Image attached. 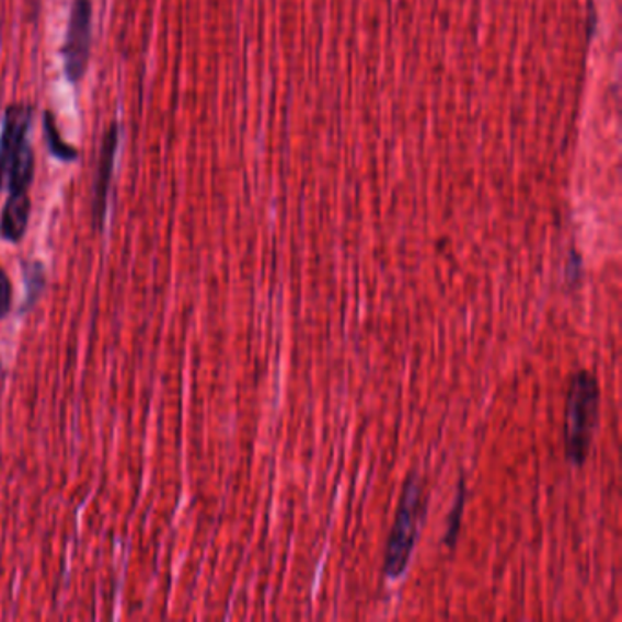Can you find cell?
<instances>
[{
	"label": "cell",
	"instance_id": "cell-1",
	"mask_svg": "<svg viewBox=\"0 0 622 622\" xmlns=\"http://www.w3.org/2000/svg\"><path fill=\"white\" fill-rule=\"evenodd\" d=\"M33 104L11 103L0 130V192L8 197L30 196L35 175V153L30 142Z\"/></svg>",
	"mask_w": 622,
	"mask_h": 622
},
{
	"label": "cell",
	"instance_id": "cell-2",
	"mask_svg": "<svg viewBox=\"0 0 622 622\" xmlns=\"http://www.w3.org/2000/svg\"><path fill=\"white\" fill-rule=\"evenodd\" d=\"M601 389L596 375L580 371L572 380L566 404V457L575 465L585 462L590 453L594 431L599 418Z\"/></svg>",
	"mask_w": 622,
	"mask_h": 622
},
{
	"label": "cell",
	"instance_id": "cell-3",
	"mask_svg": "<svg viewBox=\"0 0 622 622\" xmlns=\"http://www.w3.org/2000/svg\"><path fill=\"white\" fill-rule=\"evenodd\" d=\"M422 515H424V489L421 479L413 475L405 482L399 515L389 537L388 552H385V575L389 579H399L407 569L421 530Z\"/></svg>",
	"mask_w": 622,
	"mask_h": 622
},
{
	"label": "cell",
	"instance_id": "cell-4",
	"mask_svg": "<svg viewBox=\"0 0 622 622\" xmlns=\"http://www.w3.org/2000/svg\"><path fill=\"white\" fill-rule=\"evenodd\" d=\"M92 54V0H73L65 44L60 49L65 76L71 84L84 79Z\"/></svg>",
	"mask_w": 622,
	"mask_h": 622
},
{
	"label": "cell",
	"instance_id": "cell-5",
	"mask_svg": "<svg viewBox=\"0 0 622 622\" xmlns=\"http://www.w3.org/2000/svg\"><path fill=\"white\" fill-rule=\"evenodd\" d=\"M119 147V125L112 123L104 131L101 156H99L97 174L93 181L92 192V223L95 230L103 229L108 207V192L114 175L115 153Z\"/></svg>",
	"mask_w": 622,
	"mask_h": 622
},
{
	"label": "cell",
	"instance_id": "cell-6",
	"mask_svg": "<svg viewBox=\"0 0 622 622\" xmlns=\"http://www.w3.org/2000/svg\"><path fill=\"white\" fill-rule=\"evenodd\" d=\"M30 212H32L30 196L8 197L0 214V238L10 243H19L26 234Z\"/></svg>",
	"mask_w": 622,
	"mask_h": 622
},
{
	"label": "cell",
	"instance_id": "cell-7",
	"mask_svg": "<svg viewBox=\"0 0 622 622\" xmlns=\"http://www.w3.org/2000/svg\"><path fill=\"white\" fill-rule=\"evenodd\" d=\"M44 139H46V145H48V150L51 152V156L59 159V161L73 163V161L79 158L77 148L71 147V145H68V142L60 137L59 128L55 125V117L51 112L44 114Z\"/></svg>",
	"mask_w": 622,
	"mask_h": 622
},
{
	"label": "cell",
	"instance_id": "cell-8",
	"mask_svg": "<svg viewBox=\"0 0 622 622\" xmlns=\"http://www.w3.org/2000/svg\"><path fill=\"white\" fill-rule=\"evenodd\" d=\"M464 503H465V487L464 482H460L459 495H457V500H454L453 509L448 517V531H446V544H453L454 539H457V533H459L460 520H462V514H464Z\"/></svg>",
	"mask_w": 622,
	"mask_h": 622
},
{
	"label": "cell",
	"instance_id": "cell-9",
	"mask_svg": "<svg viewBox=\"0 0 622 622\" xmlns=\"http://www.w3.org/2000/svg\"><path fill=\"white\" fill-rule=\"evenodd\" d=\"M11 281L4 268L0 267V318H4L11 309Z\"/></svg>",
	"mask_w": 622,
	"mask_h": 622
}]
</instances>
